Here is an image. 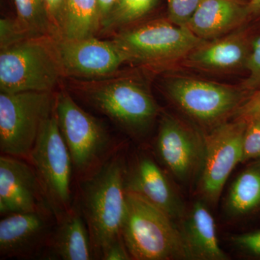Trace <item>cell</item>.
<instances>
[{
    "instance_id": "29",
    "label": "cell",
    "mask_w": 260,
    "mask_h": 260,
    "mask_svg": "<svg viewBox=\"0 0 260 260\" xmlns=\"http://www.w3.org/2000/svg\"><path fill=\"white\" fill-rule=\"evenodd\" d=\"M232 242L246 254L260 258V230L234 236Z\"/></svg>"
},
{
    "instance_id": "24",
    "label": "cell",
    "mask_w": 260,
    "mask_h": 260,
    "mask_svg": "<svg viewBox=\"0 0 260 260\" xmlns=\"http://www.w3.org/2000/svg\"><path fill=\"white\" fill-rule=\"evenodd\" d=\"M30 37L17 18L0 20V50H5Z\"/></svg>"
},
{
    "instance_id": "5",
    "label": "cell",
    "mask_w": 260,
    "mask_h": 260,
    "mask_svg": "<svg viewBox=\"0 0 260 260\" xmlns=\"http://www.w3.org/2000/svg\"><path fill=\"white\" fill-rule=\"evenodd\" d=\"M53 92L0 93V152L28 160L55 108Z\"/></svg>"
},
{
    "instance_id": "7",
    "label": "cell",
    "mask_w": 260,
    "mask_h": 260,
    "mask_svg": "<svg viewBox=\"0 0 260 260\" xmlns=\"http://www.w3.org/2000/svg\"><path fill=\"white\" fill-rule=\"evenodd\" d=\"M113 41L125 52L129 62L151 66L184 59L205 42L186 25H177L169 20L147 22L121 32Z\"/></svg>"
},
{
    "instance_id": "16",
    "label": "cell",
    "mask_w": 260,
    "mask_h": 260,
    "mask_svg": "<svg viewBox=\"0 0 260 260\" xmlns=\"http://www.w3.org/2000/svg\"><path fill=\"white\" fill-rule=\"evenodd\" d=\"M251 42L244 32H230L217 39L205 41L184 59L188 66L210 71L245 68Z\"/></svg>"
},
{
    "instance_id": "25",
    "label": "cell",
    "mask_w": 260,
    "mask_h": 260,
    "mask_svg": "<svg viewBox=\"0 0 260 260\" xmlns=\"http://www.w3.org/2000/svg\"><path fill=\"white\" fill-rule=\"evenodd\" d=\"M245 68L248 70V77L242 84V88L248 93L260 90V37L251 42Z\"/></svg>"
},
{
    "instance_id": "1",
    "label": "cell",
    "mask_w": 260,
    "mask_h": 260,
    "mask_svg": "<svg viewBox=\"0 0 260 260\" xmlns=\"http://www.w3.org/2000/svg\"><path fill=\"white\" fill-rule=\"evenodd\" d=\"M126 162L120 149L100 169L77 181L74 205L83 215L91 239L94 258L121 238L126 200Z\"/></svg>"
},
{
    "instance_id": "30",
    "label": "cell",
    "mask_w": 260,
    "mask_h": 260,
    "mask_svg": "<svg viewBox=\"0 0 260 260\" xmlns=\"http://www.w3.org/2000/svg\"><path fill=\"white\" fill-rule=\"evenodd\" d=\"M101 259L103 260H128L132 259L129 251L126 249L122 237L112 243L103 251Z\"/></svg>"
},
{
    "instance_id": "20",
    "label": "cell",
    "mask_w": 260,
    "mask_h": 260,
    "mask_svg": "<svg viewBox=\"0 0 260 260\" xmlns=\"http://www.w3.org/2000/svg\"><path fill=\"white\" fill-rule=\"evenodd\" d=\"M101 27L97 0H67L60 39L74 40L95 37Z\"/></svg>"
},
{
    "instance_id": "34",
    "label": "cell",
    "mask_w": 260,
    "mask_h": 260,
    "mask_svg": "<svg viewBox=\"0 0 260 260\" xmlns=\"http://www.w3.org/2000/svg\"><path fill=\"white\" fill-rule=\"evenodd\" d=\"M239 1L244 2V3H248L247 0H239Z\"/></svg>"
},
{
    "instance_id": "9",
    "label": "cell",
    "mask_w": 260,
    "mask_h": 260,
    "mask_svg": "<svg viewBox=\"0 0 260 260\" xmlns=\"http://www.w3.org/2000/svg\"><path fill=\"white\" fill-rule=\"evenodd\" d=\"M164 89L182 112L200 124L213 127L233 116L249 95L242 88L188 77L169 78Z\"/></svg>"
},
{
    "instance_id": "12",
    "label": "cell",
    "mask_w": 260,
    "mask_h": 260,
    "mask_svg": "<svg viewBox=\"0 0 260 260\" xmlns=\"http://www.w3.org/2000/svg\"><path fill=\"white\" fill-rule=\"evenodd\" d=\"M56 218L50 210L9 214L0 220V257L44 256Z\"/></svg>"
},
{
    "instance_id": "31",
    "label": "cell",
    "mask_w": 260,
    "mask_h": 260,
    "mask_svg": "<svg viewBox=\"0 0 260 260\" xmlns=\"http://www.w3.org/2000/svg\"><path fill=\"white\" fill-rule=\"evenodd\" d=\"M66 1L67 0H44L49 18L59 35V38Z\"/></svg>"
},
{
    "instance_id": "33",
    "label": "cell",
    "mask_w": 260,
    "mask_h": 260,
    "mask_svg": "<svg viewBox=\"0 0 260 260\" xmlns=\"http://www.w3.org/2000/svg\"><path fill=\"white\" fill-rule=\"evenodd\" d=\"M247 9L249 19L260 20V0H249Z\"/></svg>"
},
{
    "instance_id": "10",
    "label": "cell",
    "mask_w": 260,
    "mask_h": 260,
    "mask_svg": "<svg viewBox=\"0 0 260 260\" xmlns=\"http://www.w3.org/2000/svg\"><path fill=\"white\" fill-rule=\"evenodd\" d=\"M247 122L233 120L214 126L204 138L205 154L200 190L207 201L215 203L234 168L242 162L243 138Z\"/></svg>"
},
{
    "instance_id": "8",
    "label": "cell",
    "mask_w": 260,
    "mask_h": 260,
    "mask_svg": "<svg viewBox=\"0 0 260 260\" xmlns=\"http://www.w3.org/2000/svg\"><path fill=\"white\" fill-rule=\"evenodd\" d=\"M85 93L95 109L134 136L144 135L158 115V107L151 93L130 78L106 80L90 87Z\"/></svg>"
},
{
    "instance_id": "32",
    "label": "cell",
    "mask_w": 260,
    "mask_h": 260,
    "mask_svg": "<svg viewBox=\"0 0 260 260\" xmlns=\"http://www.w3.org/2000/svg\"><path fill=\"white\" fill-rule=\"evenodd\" d=\"M116 0H97L98 10L100 17L101 26L105 21L106 19L110 14L111 11L115 5ZM102 29V27H101Z\"/></svg>"
},
{
    "instance_id": "27",
    "label": "cell",
    "mask_w": 260,
    "mask_h": 260,
    "mask_svg": "<svg viewBox=\"0 0 260 260\" xmlns=\"http://www.w3.org/2000/svg\"><path fill=\"white\" fill-rule=\"evenodd\" d=\"M200 0H167L169 20L179 25H186Z\"/></svg>"
},
{
    "instance_id": "18",
    "label": "cell",
    "mask_w": 260,
    "mask_h": 260,
    "mask_svg": "<svg viewBox=\"0 0 260 260\" xmlns=\"http://www.w3.org/2000/svg\"><path fill=\"white\" fill-rule=\"evenodd\" d=\"M44 256L53 259H95L88 226L75 205L71 211L56 220Z\"/></svg>"
},
{
    "instance_id": "13",
    "label": "cell",
    "mask_w": 260,
    "mask_h": 260,
    "mask_svg": "<svg viewBox=\"0 0 260 260\" xmlns=\"http://www.w3.org/2000/svg\"><path fill=\"white\" fill-rule=\"evenodd\" d=\"M64 75L97 78L115 73L129 58L114 41L95 37L82 39H56Z\"/></svg>"
},
{
    "instance_id": "15",
    "label": "cell",
    "mask_w": 260,
    "mask_h": 260,
    "mask_svg": "<svg viewBox=\"0 0 260 260\" xmlns=\"http://www.w3.org/2000/svg\"><path fill=\"white\" fill-rule=\"evenodd\" d=\"M124 184L126 191L140 195L171 218H181L184 215L181 200L165 173L150 157L140 155L131 166L126 165Z\"/></svg>"
},
{
    "instance_id": "21",
    "label": "cell",
    "mask_w": 260,
    "mask_h": 260,
    "mask_svg": "<svg viewBox=\"0 0 260 260\" xmlns=\"http://www.w3.org/2000/svg\"><path fill=\"white\" fill-rule=\"evenodd\" d=\"M225 208L232 217L243 216L260 208V158L246 168L231 186Z\"/></svg>"
},
{
    "instance_id": "3",
    "label": "cell",
    "mask_w": 260,
    "mask_h": 260,
    "mask_svg": "<svg viewBox=\"0 0 260 260\" xmlns=\"http://www.w3.org/2000/svg\"><path fill=\"white\" fill-rule=\"evenodd\" d=\"M59 130L73 162L76 181L93 174L119 149L105 124L83 110L66 92L56 95Z\"/></svg>"
},
{
    "instance_id": "4",
    "label": "cell",
    "mask_w": 260,
    "mask_h": 260,
    "mask_svg": "<svg viewBox=\"0 0 260 260\" xmlns=\"http://www.w3.org/2000/svg\"><path fill=\"white\" fill-rule=\"evenodd\" d=\"M64 75L56 38L30 37L0 53L1 92H52Z\"/></svg>"
},
{
    "instance_id": "22",
    "label": "cell",
    "mask_w": 260,
    "mask_h": 260,
    "mask_svg": "<svg viewBox=\"0 0 260 260\" xmlns=\"http://www.w3.org/2000/svg\"><path fill=\"white\" fill-rule=\"evenodd\" d=\"M17 19L31 37H51L59 39L51 23L44 0H13Z\"/></svg>"
},
{
    "instance_id": "14",
    "label": "cell",
    "mask_w": 260,
    "mask_h": 260,
    "mask_svg": "<svg viewBox=\"0 0 260 260\" xmlns=\"http://www.w3.org/2000/svg\"><path fill=\"white\" fill-rule=\"evenodd\" d=\"M51 210L35 169L25 159L0 156V215ZM52 211V210H51Z\"/></svg>"
},
{
    "instance_id": "28",
    "label": "cell",
    "mask_w": 260,
    "mask_h": 260,
    "mask_svg": "<svg viewBox=\"0 0 260 260\" xmlns=\"http://www.w3.org/2000/svg\"><path fill=\"white\" fill-rule=\"evenodd\" d=\"M234 120L246 122L260 119V90L251 93L233 114Z\"/></svg>"
},
{
    "instance_id": "2",
    "label": "cell",
    "mask_w": 260,
    "mask_h": 260,
    "mask_svg": "<svg viewBox=\"0 0 260 260\" xmlns=\"http://www.w3.org/2000/svg\"><path fill=\"white\" fill-rule=\"evenodd\" d=\"M121 237L132 259H190L181 229L167 213L135 193L126 191Z\"/></svg>"
},
{
    "instance_id": "6",
    "label": "cell",
    "mask_w": 260,
    "mask_h": 260,
    "mask_svg": "<svg viewBox=\"0 0 260 260\" xmlns=\"http://www.w3.org/2000/svg\"><path fill=\"white\" fill-rule=\"evenodd\" d=\"M28 161L40 181L48 204L56 220L74 208L73 162L59 130L55 108L41 129Z\"/></svg>"
},
{
    "instance_id": "11",
    "label": "cell",
    "mask_w": 260,
    "mask_h": 260,
    "mask_svg": "<svg viewBox=\"0 0 260 260\" xmlns=\"http://www.w3.org/2000/svg\"><path fill=\"white\" fill-rule=\"evenodd\" d=\"M155 151L173 175L187 182L201 172L205 154L204 140L194 130L173 116H162L155 142Z\"/></svg>"
},
{
    "instance_id": "19",
    "label": "cell",
    "mask_w": 260,
    "mask_h": 260,
    "mask_svg": "<svg viewBox=\"0 0 260 260\" xmlns=\"http://www.w3.org/2000/svg\"><path fill=\"white\" fill-rule=\"evenodd\" d=\"M191 259L225 260L220 249L213 215L202 202H196L181 229Z\"/></svg>"
},
{
    "instance_id": "17",
    "label": "cell",
    "mask_w": 260,
    "mask_h": 260,
    "mask_svg": "<svg viewBox=\"0 0 260 260\" xmlns=\"http://www.w3.org/2000/svg\"><path fill=\"white\" fill-rule=\"evenodd\" d=\"M249 19L247 3L239 0H200L186 26L204 41L230 34Z\"/></svg>"
},
{
    "instance_id": "26",
    "label": "cell",
    "mask_w": 260,
    "mask_h": 260,
    "mask_svg": "<svg viewBox=\"0 0 260 260\" xmlns=\"http://www.w3.org/2000/svg\"><path fill=\"white\" fill-rule=\"evenodd\" d=\"M260 158V119L248 121L242 145V162Z\"/></svg>"
},
{
    "instance_id": "23",
    "label": "cell",
    "mask_w": 260,
    "mask_h": 260,
    "mask_svg": "<svg viewBox=\"0 0 260 260\" xmlns=\"http://www.w3.org/2000/svg\"><path fill=\"white\" fill-rule=\"evenodd\" d=\"M158 0H116L102 28L109 30L138 21L153 10Z\"/></svg>"
}]
</instances>
